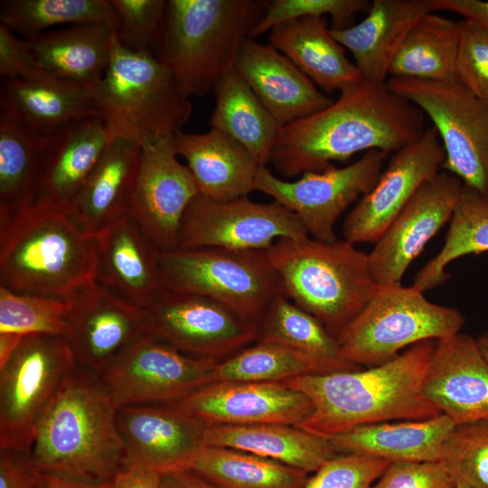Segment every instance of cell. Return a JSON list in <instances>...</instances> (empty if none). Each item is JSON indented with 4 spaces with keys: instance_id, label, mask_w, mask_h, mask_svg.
Segmentation results:
<instances>
[{
    "instance_id": "obj_29",
    "label": "cell",
    "mask_w": 488,
    "mask_h": 488,
    "mask_svg": "<svg viewBox=\"0 0 488 488\" xmlns=\"http://www.w3.org/2000/svg\"><path fill=\"white\" fill-rule=\"evenodd\" d=\"M1 110L18 118L39 136L70 123L99 117L95 85H81L50 76L34 80H4Z\"/></svg>"
},
{
    "instance_id": "obj_55",
    "label": "cell",
    "mask_w": 488,
    "mask_h": 488,
    "mask_svg": "<svg viewBox=\"0 0 488 488\" xmlns=\"http://www.w3.org/2000/svg\"><path fill=\"white\" fill-rule=\"evenodd\" d=\"M23 336V335L17 333H0V369L9 361L18 348Z\"/></svg>"
},
{
    "instance_id": "obj_57",
    "label": "cell",
    "mask_w": 488,
    "mask_h": 488,
    "mask_svg": "<svg viewBox=\"0 0 488 488\" xmlns=\"http://www.w3.org/2000/svg\"><path fill=\"white\" fill-rule=\"evenodd\" d=\"M450 488H471V487H469L468 485L463 483L455 482V484Z\"/></svg>"
},
{
    "instance_id": "obj_1",
    "label": "cell",
    "mask_w": 488,
    "mask_h": 488,
    "mask_svg": "<svg viewBox=\"0 0 488 488\" xmlns=\"http://www.w3.org/2000/svg\"><path fill=\"white\" fill-rule=\"evenodd\" d=\"M425 129L420 108L387 82L361 80L322 110L280 127L269 163L284 177H300L359 152H397Z\"/></svg>"
},
{
    "instance_id": "obj_27",
    "label": "cell",
    "mask_w": 488,
    "mask_h": 488,
    "mask_svg": "<svg viewBox=\"0 0 488 488\" xmlns=\"http://www.w3.org/2000/svg\"><path fill=\"white\" fill-rule=\"evenodd\" d=\"M428 13H432L430 0H373L362 21L331 33L352 53L362 80L385 83L406 36Z\"/></svg>"
},
{
    "instance_id": "obj_41",
    "label": "cell",
    "mask_w": 488,
    "mask_h": 488,
    "mask_svg": "<svg viewBox=\"0 0 488 488\" xmlns=\"http://www.w3.org/2000/svg\"><path fill=\"white\" fill-rule=\"evenodd\" d=\"M325 373L321 364L295 349L275 342L258 341L218 361L215 380L277 382Z\"/></svg>"
},
{
    "instance_id": "obj_25",
    "label": "cell",
    "mask_w": 488,
    "mask_h": 488,
    "mask_svg": "<svg viewBox=\"0 0 488 488\" xmlns=\"http://www.w3.org/2000/svg\"><path fill=\"white\" fill-rule=\"evenodd\" d=\"M109 142L99 117L78 120L38 138V198L71 204Z\"/></svg>"
},
{
    "instance_id": "obj_11",
    "label": "cell",
    "mask_w": 488,
    "mask_h": 488,
    "mask_svg": "<svg viewBox=\"0 0 488 488\" xmlns=\"http://www.w3.org/2000/svg\"><path fill=\"white\" fill-rule=\"evenodd\" d=\"M387 85L433 122L446 153L442 168L488 198V102L459 81L389 78Z\"/></svg>"
},
{
    "instance_id": "obj_54",
    "label": "cell",
    "mask_w": 488,
    "mask_h": 488,
    "mask_svg": "<svg viewBox=\"0 0 488 488\" xmlns=\"http://www.w3.org/2000/svg\"><path fill=\"white\" fill-rule=\"evenodd\" d=\"M41 488H108V485L99 486L66 476L42 473Z\"/></svg>"
},
{
    "instance_id": "obj_31",
    "label": "cell",
    "mask_w": 488,
    "mask_h": 488,
    "mask_svg": "<svg viewBox=\"0 0 488 488\" xmlns=\"http://www.w3.org/2000/svg\"><path fill=\"white\" fill-rule=\"evenodd\" d=\"M117 31L105 23L71 24L26 40L39 66L50 77L96 85L110 63Z\"/></svg>"
},
{
    "instance_id": "obj_6",
    "label": "cell",
    "mask_w": 488,
    "mask_h": 488,
    "mask_svg": "<svg viewBox=\"0 0 488 488\" xmlns=\"http://www.w3.org/2000/svg\"><path fill=\"white\" fill-rule=\"evenodd\" d=\"M267 250L284 294L337 337L374 295L368 254L346 239L282 238Z\"/></svg>"
},
{
    "instance_id": "obj_56",
    "label": "cell",
    "mask_w": 488,
    "mask_h": 488,
    "mask_svg": "<svg viewBox=\"0 0 488 488\" xmlns=\"http://www.w3.org/2000/svg\"><path fill=\"white\" fill-rule=\"evenodd\" d=\"M477 344L483 357L488 361V332L483 333L477 339Z\"/></svg>"
},
{
    "instance_id": "obj_23",
    "label": "cell",
    "mask_w": 488,
    "mask_h": 488,
    "mask_svg": "<svg viewBox=\"0 0 488 488\" xmlns=\"http://www.w3.org/2000/svg\"><path fill=\"white\" fill-rule=\"evenodd\" d=\"M234 70L249 85L280 127L333 103L286 55L248 37Z\"/></svg>"
},
{
    "instance_id": "obj_18",
    "label": "cell",
    "mask_w": 488,
    "mask_h": 488,
    "mask_svg": "<svg viewBox=\"0 0 488 488\" xmlns=\"http://www.w3.org/2000/svg\"><path fill=\"white\" fill-rule=\"evenodd\" d=\"M463 188L462 181L446 171L438 172L421 185L368 254L379 286L401 283L427 243L450 221Z\"/></svg>"
},
{
    "instance_id": "obj_50",
    "label": "cell",
    "mask_w": 488,
    "mask_h": 488,
    "mask_svg": "<svg viewBox=\"0 0 488 488\" xmlns=\"http://www.w3.org/2000/svg\"><path fill=\"white\" fill-rule=\"evenodd\" d=\"M41 478L29 454L0 450V488H41Z\"/></svg>"
},
{
    "instance_id": "obj_28",
    "label": "cell",
    "mask_w": 488,
    "mask_h": 488,
    "mask_svg": "<svg viewBox=\"0 0 488 488\" xmlns=\"http://www.w3.org/2000/svg\"><path fill=\"white\" fill-rule=\"evenodd\" d=\"M142 146L125 139L108 142L96 166L73 200L72 211L90 233L129 215L140 167Z\"/></svg>"
},
{
    "instance_id": "obj_8",
    "label": "cell",
    "mask_w": 488,
    "mask_h": 488,
    "mask_svg": "<svg viewBox=\"0 0 488 488\" xmlns=\"http://www.w3.org/2000/svg\"><path fill=\"white\" fill-rule=\"evenodd\" d=\"M464 324L465 317L456 308L430 302L414 285L397 283L378 286L336 340L344 361L368 368L418 343L454 336Z\"/></svg>"
},
{
    "instance_id": "obj_38",
    "label": "cell",
    "mask_w": 488,
    "mask_h": 488,
    "mask_svg": "<svg viewBox=\"0 0 488 488\" xmlns=\"http://www.w3.org/2000/svg\"><path fill=\"white\" fill-rule=\"evenodd\" d=\"M39 135L14 116L0 115V219L38 199Z\"/></svg>"
},
{
    "instance_id": "obj_13",
    "label": "cell",
    "mask_w": 488,
    "mask_h": 488,
    "mask_svg": "<svg viewBox=\"0 0 488 488\" xmlns=\"http://www.w3.org/2000/svg\"><path fill=\"white\" fill-rule=\"evenodd\" d=\"M218 361L186 354L145 333L127 346L100 377L119 407L168 404L215 381Z\"/></svg>"
},
{
    "instance_id": "obj_5",
    "label": "cell",
    "mask_w": 488,
    "mask_h": 488,
    "mask_svg": "<svg viewBox=\"0 0 488 488\" xmlns=\"http://www.w3.org/2000/svg\"><path fill=\"white\" fill-rule=\"evenodd\" d=\"M266 9L263 0H168L154 56L184 96H205L234 70Z\"/></svg>"
},
{
    "instance_id": "obj_44",
    "label": "cell",
    "mask_w": 488,
    "mask_h": 488,
    "mask_svg": "<svg viewBox=\"0 0 488 488\" xmlns=\"http://www.w3.org/2000/svg\"><path fill=\"white\" fill-rule=\"evenodd\" d=\"M371 3L366 0H270L263 17L252 28L249 37L254 38L285 23L303 17L331 18V29L351 26L359 13L368 12Z\"/></svg>"
},
{
    "instance_id": "obj_14",
    "label": "cell",
    "mask_w": 488,
    "mask_h": 488,
    "mask_svg": "<svg viewBox=\"0 0 488 488\" xmlns=\"http://www.w3.org/2000/svg\"><path fill=\"white\" fill-rule=\"evenodd\" d=\"M307 236L296 214L275 201L220 202L199 193L183 216L177 249H267L279 239Z\"/></svg>"
},
{
    "instance_id": "obj_33",
    "label": "cell",
    "mask_w": 488,
    "mask_h": 488,
    "mask_svg": "<svg viewBox=\"0 0 488 488\" xmlns=\"http://www.w3.org/2000/svg\"><path fill=\"white\" fill-rule=\"evenodd\" d=\"M205 443L251 453L307 474L339 455L329 438L286 424L211 426Z\"/></svg>"
},
{
    "instance_id": "obj_4",
    "label": "cell",
    "mask_w": 488,
    "mask_h": 488,
    "mask_svg": "<svg viewBox=\"0 0 488 488\" xmlns=\"http://www.w3.org/2000/svg\"><path fill=\"white\" fill-rule=\"evenodd\" d=\"M97 263L96 236L70 204L39 197L0 219L2 286L67 299L95 281Z\"/></svg>"
},
{
    "instance_id": "obj_16",
    "label": "cell",
    "mask_w": 488,
    "mask_h": 488,
    "mask_svg": "<svg viewBox=\"0 0 488 488\" xmlns=\"http://www.w3.org/2000/svg\"><path fill=\"white\" fill-rule=\"evenodd\" d=\"M445 159L434 127L395 152L372 189L345 218L343 239L353 244L376 242L421 185L440 172Z\"/></svg>"
},
{
    "instance_id": "obj_53",
    "label": "cell",
    "mask_w": 488,
    "mask_h": 488,
    "mask_svg": "<svg viewBox=\"0 0 488 488\" xmlns=\"http://www.w3.org/2000/svg\"><path fill=\"white\" fill-rule=\"evenodd\" d=\"M164 488H221L191 469L162 474Z\"/></svg>"
},
{
    "instance_id": "obj_35",
    "label": "cell",
    "mask_w": 488,
    "mask_h": 488,
    "mask_svg": "<svg viewBox=\"0 0 488 488\" xmlns=\"http://www.w3.org/2000/svg\"><path fill=\"white\" fill-rule=\"evenodd\" d=\"M460 23L428 13L409 31L389 69L390 78L457 81Z\"/></svg>"
},
{
    "instance_id": "obj_3",
    "label": "cell",
    "mask_w": 488,
    "mask_h": 488,
    "mask_svg": "<svg viewBox=\"0 0 488 488\" xmlns=\"http://www.w3.org/2000/svg\"><path fill=\"white\" fill-rule=\"evenodd\" d=\"M118 408L101 377L78 365L36 427L32 464L42 474L108 485L125 468Z\"/></svg>"
},
{
    "instance_id": "obj_17",
    "label": "cell",
    "mask_w": 488,
    "mask_h": 488,
    "mask_svg": "<svg viewBox=\"0 0 488 488\" xmlns=\"http://www.w3.org/2000/svg\"><path fill=\"white\" fill-rule=\"evenodd\" d=\"M174 136L142 145L129 211L161 253L177 249L183 216L200 193L191 171L176 158Z\"/></svg>"
},
{
    "instance_id": "obj_45",
    "label": "cell",
    "mask_w": 488,
    "mask_h": 488,
    "mask_svg": "<svg viewBox=\"0 0 488 488\" xmlns=\"http://www.w3.org/2000/svg\"><path fill=\"white\" fill-rule=\"evenodd\" d=\"M118 18L117 36L127 50L154 55L157 46L167 1L110 0Z\"/></svg>"
},
{
    "instance_id": "obj_43",
    "label": "cell",
    "mask_w": 488,
    "mask_h": 488,
    "mask_svg": "<svg viewBox=\"0 0 488 488\" xmlns=\"http://www.w3.org/2000/svg\"><path fill=\"white\" fill-rule=\"evenodd\" d=\"M440 462L455 482L488 488V420L455 426L443 446Z\"/></svg>"
},
{
    "instance_id": "obj_49",
    "label": "cell",
    "mask_w": 488,
    "mask_h": 488,
    "mask_svg": "<svg viewBox=\"0 0 488 488\" xmlns=\"http://www.w3.org/2000/svg\"><path fill=\"white\" fill-rule=\"evenodd\" d=\"M0 76L4 80H34L48 77L34 58L26 40L0 24Z\"/></svg>"
},
{
    "instance_id": "obj_21",
    "label": "cell",
    "mask_w": 488,
    "mask_h": 488,
    "mask_svg": "<svg viewBox=\"0 0 488 488\" xmlns=\"http://www.w3.org/2000/svg\"><path fill=\"white\" fill-rule=\"evenodd\" d=\"M69 343L78 365L99 376L133 342L149 333L144 308L96 280L67 298Z\"/></svg>"
},
{
    "instance_id": "obj_48",
    "label": "cell",
    "mask_w": 488,
    "mask_h": 488,
    "mask_svg": "<svg viewBox=\"0 0 488 488\" xmlns=\"http://www.w3.org/2000/svg\"><path fill=\"white\" fill-rule=\"evenodd\" d=\"M455 480L440 461L389 463L371 488H450Z\"/></svg>"
},
{
    "instance_id": "obj_36",
    "label": "cell",
    "mask_w": 488,
    "mask_h": 488,
    "mask_svg": "<svg viewBox=\"0 0 488 488\" xmlns=\"http://www.w3.org/2000/svg\"><path fill=\"white\" fill-rule=\"evenodd\" d=\"M257 341L275 342L295 349L314 359L327 373L359 368L344 361L336 338L285 294L274 299L258 323Z\"/></svg>"
},
{
    "instance_id": "obj_20",
    "label": "cell",
    "mask_w": 488,
    "mask_h": 488,
    "mask_svg": "<svg viewBox=\"0 0 488 488\" xmlns=\"http://www.w3.org/2000/svg\"><path fill=\"white\" fill-rule=\"evenodd\" d=\"M168 404L207 427L268 423L297 427L314 408L308 397L282 381L215 380Z\"/></svg>"
},
{
    "instance_id": "obj_7",
    "label": "cell",
    "mask_w": 488,
    "mask_h": 488,
    "mask_svg": "<svg viewBox=\"0 0 488 488\" xmlns=\"http://www.w3.org/2000/svg\"><path fill=\"white\" fill-rule=\"evenodd\" d=\"M95 98L109 141L125 139L141 146L182 131L192 108L163 63L154 55L125 49L117 35Z\"/></svg>"
},
{
    "instance_id": "obj_15",
    "label": "cell",
    "mask_w": 488,
    "mask_h": 488,
    "mask_svg": "<svg viewBox=\"0 0 488 488\" xmlns=\"http://www.w3.org/2000/svg\"><path fill=\"white\" fill-rule=\"evenodd\" d=\"M149 333L179 351L221 361L257 340V327L204 296L164 289L148 307Z\"/></svg>"
},
{
    "instance_id": "obj_34",
    "label": "cell",
    "mask_w": 488,
    "mask_h": 488,
    "mask_svg": "<svg viewBox=\"0 0 488 488\" xmlns=\"http://www.w3.org/2000/svg\"><path fill=\"white\" fill-rule=\"evenodd\" d=\"M213 92L211 128L234 138L260 166H267L280 129L275 118L234 70L219 81Z\"/></svg>"
},
{
    "instance_id": "obj_51",
    "label": "cell",
    "mask_w": 488,
    "mask_h": 488,
    "mask_svg": "<svg viewBox=\"0 0 488 488\" xmlns=\"http://www.w3.org/2000/svg\"><path fill=\"white\" fill-rule=\"evenodd\" d=\"M433 11L446 10L462 15L488 32V1L482 0H430Z\"/></svg>"
},
{
    "instance_id": "obj_30",
    "label": "cell",
    "mask_w": 488,
    "mask_h": 488,
    "mask_svg": "<svg viewBox=\"0 0 488 488\" xmlns=\"http://www.w3.org/2000/svg\"><path fill=\"white\" fill-rule=\"evenodd\" d=\"M455 425L446 415L420 420L363 425L330 437L339 455L395 462L440 461L443 446Z\"/></svg>"
},
{
    "instance_id": "obj_22",
    "label": "cell",
    "mask_w": 488,
    "mask_h": 488,
    "mask_svg": "<svg viewBox=\"0 0 488 488\" xmlns=\"http://www.w3.org/2000/svg\"><path fill=\"white\" fill-rule=\"evenodd\" d=\"M424 392L455 426L488 420V361L476 339L459 333L436 341Z\"/></svg>"
},
{
    "instance_id": "obj_2",
    "label": "cell",
    "mask_w": 488,
    "mask_h": 488,
    "mask_svg": "<svg viewBox=\"0 0 488 488\" xmlns=\"http://www.w3.org/2000/svg\"><path fill=\"white\" fill-rule=\"evenodd\" d=\"M435 344L436 341L418 343L395 358L366 369L283 380L313 404L310 416L297 427L330 438L363 425L420 420L442 414L424 392Z\"/></svg>"
},
{
    "instance_id": "obj_42",
    "label": "cell",
    "mask_w": 488,
    "mask_h": 488,
    "mask_svg": "<svg viewBox=\"0 0 488 488\" xmlns=\"http://www.w3.org/2000/svg\"><path fill=\"white\" fill-rule=\"evenodd\" d=\"M22 335L41 333L60 336L70 333V307L64 298L18 293L0 287V333Z\"/></svg>"
},
{
    "instance_id": "obj_52",
    "label": "cell",
    "mask_w": 488,
    "mask_h": 488,
    "mask_svg": "<svg viewBox=\"0 0 488 488\" xmlns=\"http://www.w3.org/2000/svg\"><path fill=\"white\" fill-rule=\"evenodd\" d=\"M108 488H164L162 474L139 467L122 469Z\"/></svg>"
},
{
    "instance_id": "obj_24",
    "label": "cell",
    "mask_w": 488,
    "mask_h": 488,
    "mask_svg": "<svg viewBox=\"0 0 488 488\" xmlns=\"http://www.w3.org/2000/svg\"><path fill=\"white\" fill-rule=\"evenodd\" d=\"M95 280L132 304L146 308L164 292L161 252L129 216L95 234Z\"/></svg>"
},
{
    "instance_id": "obj_26",
    "label": "cell",
    "mask_w": 488,
    "mask_h": 488,
    "mask_svg": "<svg viewBox=\"0 0 488 488\" xmlns=\"http://www.w3.org/2000/svg\"><path fill=\"white\" fill-rule=\"evenodd\" d=\"M174 148L186 160L200 193L220 202L247 196L263 167L241 144L215 128L202 134L180 131Z\"/></svg>"
},
{
    "instance_id": "obj_37",
    "label": "cell",
    "mask_w": 488,
    "mask_h": 488,
    "mask_svg": "<svg viewBox=\"0 0 488 488\" xmlns=\"http://www.w3.org/2000/svg\"><path fill=\"white\" fill-rule=\"evenodd\" d=\"M191 470L221 488H303L305 471L251 453L206 446Z\"/></svg>"
},
{
    "instance_id": "obj_9",
    "label": "cell",
    "mask_w": 488,
    "mask_h": 488,
    "mask_svg": "<svg viewBox=\"0 0 488 488\" xmlns=\"http://www.w3.org/2000/svg\"><path fill=\"white\" fill-rule=\"evenodd\" d=\"M164 287L210 297L258 326L282 281L266 249L202 248L162 252Z\"/></svg>"
},
{
    "instance_id": "obj_19",
    "label": "cell",
    "mask_w": 488,
    "mask_h": 488,
    "mask_svg": "<svg viewBox=\"0 0 488 488\" xmlns=\"http://www.w3.org/2000/svg\"><path fill=\"white\" fill-rule=\"evenodd\" d=\"M116 422L125 447V468L160 474L191 469L206 446L207 426L169 404L120 406Z\"/></svg>"
},
{
    "instance_id": "obj_32",
    "label": "cell",
    "mask_w": 488,
    "mask_h": 488,
    "mask_svg": "<svg viewBox=\"0 0 488 488\" xmlns=\"http://www.w3.org/2000/svg\"><path fill=\"white\" fill-rule=\"evenodd\" d=\"M268 40L326 93L341 92L362 80L345 48L332 35L327 17L285 23L270 31Z\"/></svg>"
},
{
    "instance_id": "obj_40",
    "label": "cell",
    "mask_w": 488,
    "mask_h": 488,
    "mask_svg": "<svg viewBox=\"0 0 488 488\" xmlns=\"http://www.w3.org/2000/svg\"><path fill=\"white\" fill-rule=\"evenodd\" d=\"M0 21L24 40L58 25L105 23L118 28L117 15L107 0H5L0 5Z\"/></svg>"
},
{
    "instance_id": "obj_10",
    "label": "cell",
    "mask_w": 488,
    "mask_h": 488,
    "mask_svg": "<svg viewBox=\"0 0 488 488\" xmlns=\"http://www.w3.org/2000/svg\"><path fill=\"white\" fill-rule=\"evenodd\" d=\"M77 367L64 338L23 336L0 369V450L30 453L40 420Z\"/></svg>"
},
{
    "instance_id": "obj_39",
    "label": "cell",
    "mask_w": 488,
    "mask_h": 488,
    "mask_svg": "<svg viewBox=\"0 0 488 488\" xmlns=\"http://www.w3.org/2000/svg\"><path fill=\"white\" fill-rule=\"evenodd\" d=\"M488 251V198L464 185L439 252L416 275L413 285L422 291L435 288L449 277L446 267L467 254Z\"/></svg>"
},
{
    "instance_id": "obj_46",
    "label": "cell",
    "mask_w": 488,
    "mask_h": 488,
    "mask_svg": "<svg viewBox=\"0 0 488 488\" xmlns=\"http://www.w3.org/2000/svg\"><path fill=\"white\" fill-rule=\"evenodd\" d=\"M389 462L359 455H339L327 461L303 488H371Z\"/></svg>"
},
{
    "instance_id": "obj_47",
    "label": "cell",
    "mask_w": 488,
    "mask_h": 488,
    "mask_svg": "<svg viewBox=\"0 0 488 488\" xmlns=\"http://www.w3.org/2000/svg\"><path fill=\"white\" fill-rule=\"evenodd\" d=\"M459 23L457 81L488 102V32L469 21Z\"/></svg>"
},
{
    "instance_id": "obj_12",
    "label": "cell",
    "mask_w": 488,
    "mask_h": 488,
    "mask_svg": "<svg viewBox=\"0 0 488 488\" xmlns=\"http://www.w3.org/2000/svg\"><path fill=\"white\" fill-rule=\"evenodd\" d=\"M388 155L381 150H370L352 164L306 173L295 181L280 179L263 166L257 174L254 190L295 212L313 239L334 242L337 219L372 189Z\"/></svg>"
}]
</instances>
